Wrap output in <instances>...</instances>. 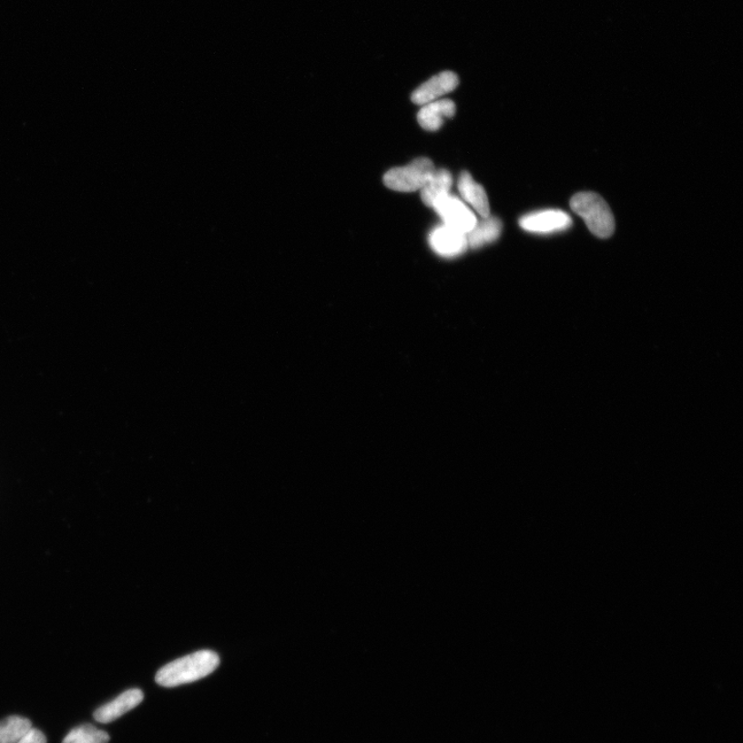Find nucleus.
Listing matches in <instances>:
<instances>
[{"instance_id": "obj_1", "label": "nucleus", "mask_w": 743, "mask_h": 743, "mask_svg": "<svg viewBox=\"0 0 743 743\" xmlns=\"http://www.w3.org/2000/svg\"><path fill=\"white\" fill-rule=\"evenodd\" d=\"M220 664L219 655L211 650H199L164 666L155 677L161 687H174L210 676Z\"/></svg>"}, {"instance_id": "obj_2", "label": "nucleus", "mask_w": 743, "mask_h": 743, "mask_svg": "<svg viewBox=\"0 0 743 743\" xmlns=\"http://www.w3.org/2000/svg\"><path fill=\"white\" fill-rule=\"evenodd\" d=\"M572 211L582 217L595 236L607 239L614 235L616 221L606 201L594 192H580L571 198Z\"/></svg>"}, {"instance_id": "obj_3", "label": "nucleus", "mask_w": 743, "mask_h": 743, "mask_svg": "<svg viewBox=\"0 0 743 743\" xmlns=\"http://www.w3.org/2000/svg\"><path fill=\"white\" fill-rule=\"evenodd\" d=\"M433 161L429 158H417L405 167L389 170L383 182L386 188L400 192L421 190L435 172Z\"/></svg>"}, {"instance_id": "obj_4", "label": "nucleus", "mask_w": 743, "mask_h": 743, "mask_svg": "<svg viewBox=\"0 0 743 743\" xmlns=\"http://www.w3.org/2000/svg\"><path fill=\"white\" fill-rule=\"evenodd\" d=\"M445 226L468 234L475 227L476 217L463 201L452 195H446L435 201L433 206Z\"/></svg>"}, {"instance_id": "obj_5", "label": "nucleus", "mask_w": 743, "mask_h": 743, "mask_svg": "<svg viewBox=\"0 0 743 743\" xmlns=\"http://www.w3.org/2000/svg\"><path fill=\"white\" fill-rule=\"evenodd\" d=\"M520 226L533 234L549 235L569 229L572 227V219L566 212L549 209L522 217Z\"/></svg>"}, {"instance_id": "obj_6", "label": "nucleus", "mask_w": 743, "mask_h": 743, "mask_svg": "<svg viewBox=\"0 0 743 743\" xmlns=\"http://www.w3.org/2000/svg\"><path fill=\"white\" fill-rule=\"evenodd\" d=\"M429 241L432 249L444 258L459 257L468 248L466 234L445 224L431 232Z\"/></svg>"}, {"instance_id": "obj_7", "label": "nucleus", "mask_w": 743, "mask_h": 743, "mask_svg": "<svg viewBox=\"0 0 743 743\" xmlns=\"http://www.w3.org/2000/svg\"><path fill=\"white\" fill-rule=\"evenodd\" d=\"M458 85L459 77L453 72H443L433 76L412 93V102L420 106L435 102L447 93L453 91Z\"/></svg>"}, {"instance_id": "obj_8", "label": "nucleus", "mask_w": 743, "mask_h": 743, "mask_svg": "<svg viewBox=\"0 0 743 743\" xmlns=\"http://www.w3.org/2000/svg\"><path fill=\"white\" fill-rule=\"evenodd\" d=\"M144 700V694L138 688H131L122 693L117 698L96 710L95 719L98 723L107 724L116 721L128 711L136 708Z\"/></svg>"}, {"instance_id": "obj_9", "label": "nucleus", "mask_w": 743, "mask_h": 743, "mask_svg": "<svg viewBox=\"0 0 743 743\" xmlns=\"http://www.w3.org/2000/svg\"><path fill=\"white\" fill-rule=\"evenodd\" d=\"M455 114V104L451 99H440L424 105L418 112L417 120L420 126L428 131H436L443 126L446 119Z\"/></svg>"}, {"instance_id": "obj_10", "label": "nucleus", "mask_w": 743, "mask_h": 743, "mask_svg": "<svg viewBox=\"0 0 743 743\" xmlns=\"http://www.w3.org/2000/svg\"><path fill=\"white\" fill-rule=\"evenodd\" d=\"M458 188L463 198L473 207L483 219L490 216L489 198L483 186L478 184L473 177L468 172H463L459 178Z\"/></svg>"}, {"instance_id": "obj_11", "label": "nucleus", "mask_w": 743, "mask_h": 743, "mask_svg": "<svg viewBox=\"0 0 743 743\" xmlns=\"http://www.w3.org/2000/svg\"><path fill=\"white\" fill-rule=\"evenodd\" d=\"M453 176L447 169H435L422 190V199L425 206L433 208L435 201L448 195L453 188Z\"/></svg>"}, {"instance_id": "obj_12", "label": "nucleus", "mask_w": 743, "mask_h": 743, "mask_svg": "<svg viewBox=\"0 0 743 743\" xmlns=\"http://www.w3.org/2000/svg\"><path fill=\"white\" fill-rule=\"evenodd\" d=\"M502 229V222L497 217H486L482 221L476 222L475 227L466 234L468 246L480 248L497 241Z\"/></svg>"}, {"instance_id": "obj_13", "label": "nucleus", "mask_w": 743, "mask_h": 743, "mask_svg": "<svg viewBox=\"0 0 743 743\" xmlns=\"http://www.w3.org/2000/svg\"><path fill=\"white\" fill-rule=\"evenodd\" d=\"M33 728L28 718L13 716L0 722V743H17Z\"/></svg>"}, {"instance_id": "obj_14", "label": "nucleus", "mask_w": 743, "mask_h": 743, "mask_svg": "<svg viewBox=\"0 0 743 743\" xmlns=\"http://www.w3.org/2000/svg\"><path fill=\"white\" fill-rule=\"evenodd\" d=\"M110 735L95 726L85 724L69 732L62 743H108Z\"/></svg>"}, {"instance_id": "obj_15", "label": "nucleus", "mask_w": 743, "mask_h": 743, "mask_svg": "<svg viewBox=\"0 0 743 743\" xmlns=\"http://www.w3.org/2000/svg\"><path fill=\"white\" fill-rule=\"evenodd\" d=\"M17 743H46L45 734L40 730L31 729Z\"/></svg>"}]
</instances>
